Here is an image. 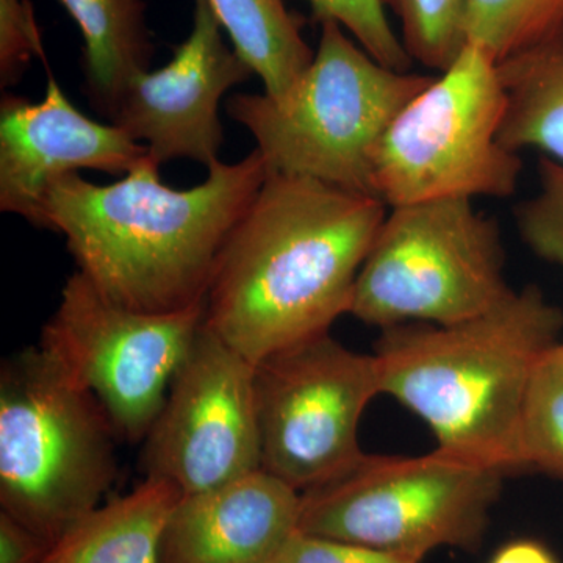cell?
I'll list each match as a JSON object with an SVG mask.
<instances>
[{
	"label": "cell",
	"instance_id": "obj_1",
	"mask_svg": "<svg viewBox=\"0 0 563 563\" xmlns=\"http://www.w3.org/2000/svg\"><path fill=\"white\" fill-rule=\"evenodd\" d=\"M387 213L374 196L268 174L222 247L203 324L254 365L325 335Z\"/></svg>",
	"mask_w": 563,
	"mask_h": 563
},
{
	"label": "cell",
	"instance_id": "obj_2",
	"mask_svg": "<svg viewBox=\"0 0 563 563\" xmlns=\"http://www.w3.org/2000/svg\"><path fill=\"white\" fill-rule=\"evenodd\" d=\"M147 158L114 184L79 173L51 185L43 229L62 233L77 272L111 301L144 313L202 307L232 229L268 176L258 151L211 163L188 190L163 184Z\"/></svg>",
	"mask_w": 563,
	"mask_h": 563
},
{
	"label": "cell",
	"instance_id": "obj_3",
	"mask_svg": "<svg viewBox=\"0 0 563 563\" xmlns=\"http://www.w3.org/2000/svg\"><path fill=\"white\" fill-rule=\"evenodd\" d=\"M562 331V310L536 285L470 320L383 329V395L420 417L439 450L512 472L526 393Z\"/></svg>",
	"mask_w": 563,
	"mask_h": 563
},
{
	"label": "cell",
	"instance_id": "obj_4",
	"mask_svg": "<svg viewBox=\"0 0 563 563\" xmlns=\"http://www.w3.org/2000/svg\"><path fill=\"white\" fill-rule=\"evenodd\" d=\"M320 24L313 60L287 91L239 92L228 99L225 111L251 133L268 174L374 196V151L399 111L433 76L388 68L342 25Z\"/></svg>",
	"mask_w": 563,
	"mask_h": 563
},
{
	"label": "cell",
	"instance_id": "obj_5",
	"mask_svg": "<svg viewBox=\"0 0 563 563\" xmlns=\"http://www.w3.org/2000/svg\"><path fill=\"white\" fill-rule=\"evenodd\" d=\"M120 437L95 395L43 346L0 373L2 512L52 544L101 506L117 479Z\"/></svg>",
	"mask_w": 563,
	"mask_h": 563
},
{
	"label": "cell",
	"instance_id": "obj_6",
	"mask_svg": "<svg viewBox=\"0 0 563 563\" xmlns=\"http://www.w3.org/2000/svg\"><path fill=\"white\" fill-rule=\"evenodd\" d=\"M509 472L439 450L418 457L366 454L301 493L299 531L390 553L479 550Z\"/></svg>",
	"mask_w": 563,
	"mask_h": 563
},
{
	"label": "cell",
	"instance_id": "obj_7",
	"mask_svg": "<svg viewBox=\"0 0 563 563\" xmlns=\"http://www.w3.org/2000/svg\"><path fill=\"white\" fill-rule=\"evenodd\" d=\"M506 95L498 60L468 41L407 103L377 144L373 192L388 207L510 198L523 162L499 140Z\"/></svg>",
	"mask_w": 563,
	"mask_h": 563
},
{
	"label": "cell",
	"instance_id": "obj_8",
	"mask_svg": "<svg viewBox=\"0 0 563 563\" xmlns=\"http://www.w3.org/2000/svg\"><path fill=\"white\" fill-rule=\"evenodd\" d=\"M504 263L501 229L473 199L391 207L358 273L350 313L379 329L470 320L514 291Z\"/></svg>",
	"mask_w": 563,
	"mask_h": 563
},
{
	"label": "cell",
	"instance_id": "obj_9",
	"mask_svg": "<svg viewBox=\"0 0 563 563\" xmlns=\"http://www.w3.org/2000/svg\"><path fill=\"white\" fill-rule=\"evenodd\" d=\"M203 322V306L144 313L111 301L80 272L66 280L40 346L95 395L120 440L146 439Z\"/></svg>",
	"mask_w": 563,
	"mask_h": 563
},
{
	"label": "cell",
	"instance_id": "obj_10",
	"mask_svg": "<svg viewBox=\"0 0 563 563\" xmlns=\"http://www.w3.org/2000/svg\"><path fill=\"white\" fill-rule=\"evenodd\" d=\"M379 395L376 355L347 350L331 333L257 363L262 470L301 493L347 472L366 455L358 429Z\"/></svg>",
	"mask_w": 563,
	"mask_h": 563
},
{
	"label": "cell",
	"instance_id": "obj_11",
	"mask_svg": "<svg viewBox=\"0 0 563 563\" xmlns=\"http://www.w3.org/2000/svg\"><path fill=\"white\" fill-rule=\"evenodd\" d=\"M144 442L146 477L181 496L262 470L254 363L202 322Z\"/></svg>",
	"mask_w": 563,
	"mask_h": 563
},
{
	"label": "cell",
	"instance_id": "obj_12",
	"mask_svg": "<svg viewBox=\"0 0 563 563\" xmlns=\"http://www.w3.org/2000/svg\"><path fill=\"white\" fill-rule=\"evenodd\" d=\"M192 2L188 38L168 65L129 81L110 122L144 144L158 165L187 158L209 168L221 161L222 98L254 73L225 43L209 0Z\"/></svg>",
	"mask_w": 563,
	"mask_h": 563
},
{
	"label": "cell",
	"instance_id": "obj_13",
	"mask_svg": "<svg viewBox=\"0 0 563 563\" xmlns=\"http://www.w3.org/2000/svg\"><path fill=\"white\" fill-rule=\"evenodd\" d=\"M150 151L114 124L81 113L47 68L38 102L3 96L0 103V210L43 228L52 184L80 169L128 174Z\"/></svg>",
	"mask_w": 563,
	"mask_h": 563
},
{
	"label": "cell",
	"instance_id": "obj_14",
	"mask_svg": "<svg viewBox=\"0 0 563 563\" xmlns=\"http://www.w3.org/2000/svg\"><path fill=\"white\" fill-rule=\"evenodd\" d=\"M299 518L301 492L258 470L181 496L163 532L161 563H273Z\"/></svg>",
	"mask_w": 563,
	"mask_h": 563
},
{
	"label": "cell",
	"instance_id": "obj_15",
	"mask_svg": "<svg viewBox=\"0 0 563 563\" xmlns=\"http://www.w3.org/2000/svg\"><path fill=\"white\" fill-rule=\"evenodd\" d=\"M180 498L174 485L146 477L69 526L43 563H161L163 532Z\"/></svg>",
	"mask_w": 563,
	"mask_h": 563
},
{
	"label": "cell",
	"instance_id": "obj_16",
	"mask_svg": "<svg viewBox=\"0 0 563 563\" xmlns=\"http://www.w3.org/2000/svg\"><path fill=\"white\" fill-rule=\"evenodd\" d=\"M84 38L85 91L92 109L111 120L129 81L154 57L146 0H60Z\"/></svg>",
	"mask_w": 563,
	"mask_h": 563
},
{
	"label": "cell",
	"instance_id": "obj_17",
	"mask_svg": "<svg viewBox=\"0 0 563 563\" xmlns=\"http://www.w3.org/2000/svg\"><path fill=\"white\" fill-rule=\"evenodd\" d=\"M506 95L499 140L543 152L563 166V29L498 62Z\"/></svg>",
	"mask_w": 563,
	"mask_h": 563
},
{
	"label": "cell",
	"instance_id": "obj_18",
	"mask_svg": "<svg viewBox=\"0 0 563 563\" xmlns=\"http://www.w3.org/2000/svg\"><path fill=\"white\" fill-rule=\"evenodd\" d=\"M236 54L261 77L265 92L288 90L312 63L302 21L285 0H209Z\"/></svg>",
	"mask_w": 563,
	"mask_h": 563
},
{
	"label": "cell",
	"instance_id": "obj_19",
	"mask_svg": "<svg viewBox=\"0 0 563 563\" xmlns=\"http://www.w3.org/2000/svg\"><path fill=\"white\" fill-rule=\"evenodd\" d=\"M521 468L563 477V347L543 355L526 393L518 429Z\"/></svg>",
	"mask_w": 563,
	"mask_h": 563
},
{
	"label": "cell",
	"instance_id": "obj_20",
	"mask_svg": "<svg viewBox=\"0 0 563 563\" xmlns=\"http://www.w3.org/2000/svg\"><path fill=\"white\" fill-rule=\"evenodd\" d=\"M562 29L563 0H468V41L498 62Z\"/></svg>",
	"mask_w": 563,
	"mask_h": 563
},
{
	"label": "cell",
	"instance_id": "obj_21",
	"mask_svg": "<svg viewBox=\"0 0 563 563\" xmlns=\"http://www.w3.org/2000/svg\"><path fill=\"white\" fill-rule=\"evenodd\" d=\"M401 25V41L412 62L442 73L468 43V0H383Z\"/></svg>",
	"mask_w": 563,
	"mask_h": 563
},
{
	"label": "cell",
	"instance_id": "obj_22",
	"mask_svg": "<svg viewBox=\"0 0 563 563\" xmlns=\"http://www.w3.org/2000/svg\"><path fill=\"white\" fill-rule=\"evenodd\" d=\"M318 21L342 25L358 46L388 68L409 70L412 58L393 31L383 0H307Z\"/></svg>",
	"mask_w": 563,
	"mask_h": 563
},
{
	"label": "cell",
	"instance_id": "obj_23",
	"mask_svg": "<svg viewBox=\"0 0 563 563\" xmlns=\"http://www.w3.org/2000/svg\"><path fill=\"white\" fill-rule=\"evenodd\" d=\"M540 190L515 207L521 239L533 254L563 268V166L543 157Z\"/></svg>",
	"mask_w": 563,
	"mask_h": 563
},
{
	"label": "cell",
	"instance_id": "obj_24",
	"mask_svg": "<svg viewBox=\"0 0 563 563\" xmlns=\"http://www.w3.org/2000/svg\"><path fill=\"white\" fill-rule=\"evenodd\" d=\"M46 58L29 0H0V85L16 84L32 58Z\"/></svg>",
	"mask_w": 563,
	"mask_h": 563
},
{
	"label": "cell",
	"instance_id": "obj_25",
	"mask_svg": "<svg viewBox=\"0 0 563 563\" xmlns=\"http://www.w3.org/2000/svg\"><path fill=\"white\" fill-rule=\"evenodd\" d=\"M273 563H421V559L298 531Z\"/></svg>",
	"mask_w": 563,
	"mask_h": 563
},
{
	"label": "cell",
	"instance_id": "obj_26",
	"mask_svg": "<svg viewBox=\"0 0 563 563\" xmlns=\"http://www.w3.org/2000/svg\"><path fill=\"white\" fill-rule=\"evenodd\" d=\"M49 547L20 521L0 514V563H43Z\"/></svg>",
	"mask_w": 563,
	"mask_h": 563
},
{
	"label": "cell",
	"instance_id": "obj_27",
	"mask_svg": "<svg viewBox=\"0 0 563 563\" xmlns=\"http://www.w3.org/2000/svg\"><path fill=\"white\" fill-rule=\"evenodd\" d=\"M490 563H559L554 554L537 540L520 539L504 544Z\"/></svg>",
	"mask_w": 563,
	"mask_h": 563
},
{
	"label": "cell",
	"instance_id": "obj_28",
	"mask_svg": "<svg viewBox=\"0 0 563 563\" xmlns=\"http://www.w3.org/2000/svg\"><path fill=\"white\" fill-rule=\"evenodd\" d=\"M562 347H563V342H562Z\"/></svg>",
	"mask_w": 563,
	"mask_h": 563
}]
</instances>
